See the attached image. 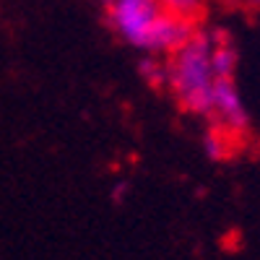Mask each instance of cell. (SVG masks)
Masks as SVG:
<instances>
[{"label":"cell","mask_w":260,"mask_h":260,"mask_svg":"<svg viewBox=\"0 0 260 260\" xmlns=\"http://www.w3.org/2000/svg\"><path fill=\"white\" fill-rule=\"evenodd\" d=\"M216 76L211 71V31H195L185 45L172 52L167 65V86L182 110L208 117Z\"/></svg>","instance_id":"cell-1"},{"label":"cell","mask_w":260,"mask_h":260,"mask_svg":"<svg viewBox=\"0 0 260 260\" xmlns=\"http://www.w3.org/2000/svg\"><path fill=\"white\" fill-rule=\"evenodd\" d=\"M161 18L156 0H107V21L112 31L130 47L151 52Z\"/></svg>","instance_id":"cell-2"},{"label":"cell","mask_w":260,"mask_h":260,"mask_svg":"<svg viewBox=\"0 0 260 260\" xmlns=\"http://www.w3.org/2000/svg\"><path fill=\"white\" fill-rule=\"evenodd\" d=\"M208 117H213L216 127L226 130L234 138H242L250 130V115L245 110V102L240 96V89H237L234 78H216Z\"/></svg>","instance_id":"cell-3"},{"label":"cell","mask_w":260,"mask_h":260,"mask_svg":"<svg viewBox=\"0 0 260 260\" xmlns=\"http://www.w3.org/2000/svg\"><path fill=\"white\" fill-rule=\"evenodd\" d=\"M211 71L216 78H234L237 71V50L224 29L211 31Z\"/></svg>","instance_id":"cell-4"},{"label":"cell","mask_w":260,"mask_h":260,"mask_svg":"<svg viewBox=\"0 0 260 260\" xmlns=\"http://www.w3.org/2000/svg\"><path fill=\"white\" fill-rule=\"evenodd\" d=\"M234 136H229L226 130L221 127H213L208 130V133L203 136V151H206V156L211 161H221L226 156H232V151H234Z\"/></svg>","instance_id":"cell-5"},{"label":"cell","mask_w":260,"mask_h":260,"mask_svg":"<svg viewBox=\"0 0 260 260\" xmlns=\"http://www.w3.org/2000/svg\"><path fill=\"white\" fill-rule=\"evenodd\" d=\"M156 6L169 16L187 18V21L198 24L203 16V8H206V0H156Z\"/></svg>","instance_id":"cell-6"},{"label":"cell","mask_w":260,"mask_h":260,"mask_svg":"<svg viewBox=\"0 0 260 260\" xmlns=\"http://www.w3.org/2000/svg\"><path fill=\"white\" fill-rule=\"evenodd\" d=\"M141 73H143V78H146L148 83H154V86L167 83V68H164V65H159L154 57H146V60L141 62Z\"/></svg>","instance_id":"cell-7"},{"label":"cell","mask_w":260,"mask_h":260,"mask_svg":"<svg viewBox=\"0 0 260 260\" xmlns=\"http://www.w3.org/2000/svg\"><path fill=\"white\" fill-rule=\"evenodd\" d=\"M232 3L242 11H260V0H232Z\"/></svg>","instance_id":"cell-8"}]
</instances>
